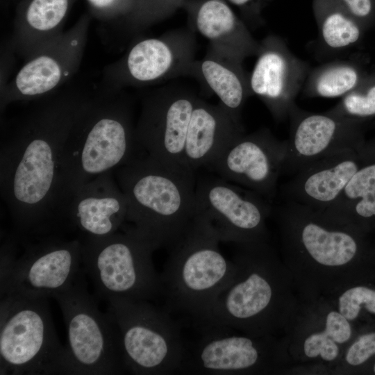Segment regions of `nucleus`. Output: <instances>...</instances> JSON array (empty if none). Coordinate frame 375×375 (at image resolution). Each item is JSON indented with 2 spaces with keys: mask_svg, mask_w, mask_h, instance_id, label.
<instances>
[{
  "mask_svg": "<svg viewBox=\"0 0 375 375\" xmlns=\"http://www.w3.org/2000/svg\"><path fill=\"white\" fill-rule=\"evenodd\" d=\"M92 93L72 86L36 100L1 138V197L21 241L63 225L60 158Z\"/></svg>",
  "mask_w": 375,
  "mask_h": 375,
  "instance_id": "1",
  "label": "nucleus"
},
{
  "mask_svg": "<svg viewBox=\"0 0 375 375\" xmlns=\"http://www.w3.org/2000/svg\"><path fill=\"white\" fill-rule=\"evenodd\" d=\"M275 215L281 258L301 301L328 297L361 279L366 232L324 210L290 201Z\"/></svg>",
  "mask_w": 375,
  "mask_h": 375,
  "instance_id": "2",
  "label": "nucleus"
},
{
  "mask_svg": "<svg viewBox=\"0 0 375 375\" xmlns=\"http://www.w3.org/2000/svg\"><path fill=\"white\" fill-rule=\"evenodd\" d=\"M236 245L235 275L197 328L283 335L301 303L288 269L269 242Z\"/></svg>",
  "mask_w": 375,
  "mask_h": 375,
  "instance_id": "3",
  "label": "nucleus"
},
{
  "mask_svg": "<svg viewBox=\"0 0 375 375\" xmlns=\"http://www.w3.org/2000/svg\"><path fill=\"white\" fill-rule=\"evenodd\" d=\"M193 172L141 153L117 169L116 181L127 201L124 225L154 250L175 246L196 216Z\"/></svg>",
  "mask_w": 375,
  "mask_h": 375,
  "instance_id": "4",
  "label": "nucleus"
},
{
  "mask_svg": "<svg viewBox=\"0 0 375 375\" xmlns=\"http://www.w3.org/2000/svg\"><path fill=\"white\" fill-rule=\"evenodd\" d=\"M139 149L125 108L108 87L92 95L76 120L60 158L62 217L72 193L132 160Z\"/></svg>",
  "mask_w": 375,
  "mask_h": 375,
  "instance_id": "5",
  "label": "nucleus"
},
{
  "mask_svg": "<svg viewBox=\"0 0 375 375\" xmlns=\"http://www.w3.org/2000/svg\"><path fill=\"white\" fill-rule=\"evenodd\" d=\"M219 242L210 224L197 213L160 274L163 309L195 328L235 275V264L222 253Z\"/></svg>",
  "mask_w": 375,
  "mask_h": 375,
  "instance_id": "6",
  "label": "nucleus"
},
{
  "mask_svg": "<svg viewBox=\"0 0 375 375\" xmlns=\"http://www.w3.org/2000/svg\"><path fill=\"white\" fill-rule=\"evenodd\" d=\"M85 275L83 269L69 287L51 297L59 304L67 332L58 374H124L117 327L88 292Z\"/></svg>",
  "mask_w": 375,
  "mask_h": 375,
  "instance_id": "7",
  "label": "nucleus"
},
{
  "mask_svg": "<svg viewBox=\"0 0 375 375\" xmlns=\"http://www.w3.org/2000/svg\"><path fill=\"white\" fill-rule=\"evenodd\" d=\"M154 251L124 225L109 235L84 236L82 267L100 299L150 301L160 296L161 290L160 274L152 260Z\"/></svg>",
  "mask_w": 375,
  "mask_h": 375,
  "instance_id": "8",
  "label": "nucleus"
},
{
  "mask_svg": "<svg viewBox=\"0 0 375 375\" xmlns=\"http://www.w3.org/2000/svg\"><path fill=\"white\" fill-rule=\"evenodd\" d=\"M107 313L115 323L126 371L133 374H178L187 347L172 316L149 301L111 299Z\"/></svg>",
  "mask_w": 375,
  "mask_h": 375,
  "instance_id": "9",
  "label": "nucleus"
},
{
  "mask_svg": "<svg viewBox=\"0 0 375 375\" xmlns=\"http://www.w3.org/2000/svg\"><path fill=\"white\" fill-rule=\"evenodd\" d=\"M48 299L17 294L1 297V374H58L64 346Z\"/></svg>",
  "mask_w": 375,
  "mask_h": 375,
  "instance_id": "10",
  "label": "nucleus"
},
{
  "mask_svg": "<svg viewBox=\"0 0 375 375\" xmlns=\"http://www.w3.org/2000/svg\"><path fill=\"white\" fill-rule=\"evenodd\" d=\"M210 328L187 349L180 374L244 375L286 374L289 362L281 337L255 336Z\"/></svg>",
  "mask_w": 375,
  "mask_h": 375,
  "instance_id": "11",
  "label": "nucleus"
},
{
  "mask_svg": "<svg viewBox=\"0 0 375 375\" xmlns=\"http://www.w3.org/2000/svg\"><path fill=\"white\" fill-rule=\"evenodd\" d=\"M22 242L17 253L1 262V297L22 295L51 298L69 287L83 269L82 241L51 234Z\"/></svg>",
  "mask_w": 375,
  "mask_h": 375,
  "instance_id": "12",
  "label": "nucleus"
},
{
  "mask_svg": "<svg viewBox=\"0 0 375 375\" xmlns=\"http://www.w3.org/2000/svg\"><path fill=\"white\" fill-rule=\"evenodd\" d=\"M356 332L326 298L301 301L281 336L289 362L286 374H330Z\"/></svg>",
  "mask_w": 375,
  "mask_h": 375,
  "instance_id": "13",
  "label": "nucleus"
},
{
  "mask_svg": "<svg viewBox=\"0 0 375 375\" xmlns=\"http://www.w3.org/2000/svg\"><path fill=\"white\" fill-rule=\"evenodd\" d=\"M92 19L83 14L68 30L44 46L1 89V109L17 101H36L65 85L78 70Z\"/></svg>",
  "mask_w": 375,
  "mask_h": 375,
  "instance_id": "14",
  "label": "nucleus"
},
{
  "mask_svg": "<svg viewBox=\"0 0 375 375\" xmlns=\"http://www.w3.org/2000/svg\"><path fill=\"white\" fill-rule=\"evenodd\" d=\"M197 213L204 217L220 242L245 244L269 242L267 220L271 202L258 193L221 177L201 178L196 185Z\"/></svg>",
  "mask_w": 375,
  "mask_h": 375,
  "instance_id": "15",
  "label": "nucleus"
},
{
  "mask_svg": "<svg viewBox=\"0 0 375 375\" xmlns=\"http://www.w3.org/2000/svg\"><path fill=\"white\" fill-rule=\"evenodd\" d=\"M287 140H279L264 131L232 139L207 167L219 177L254 191L269 201L276 194L283 173Z\"/></svg>",
  "mask_w": 375,
  "mask_h": 375,
  "instance_id": "16",
  "label": "nucleus"
},
{
  "mask_svg": "<svg viewBox=\"0 0 375 375\" xmlns=\"http://www.w3.org/2000/svg\"><path fill=\"white\" fill-rule=\"evenodd\" d=\"M290 137L282 174H295L333 153L362 147L365 142L360 122L327 111H306L297 104L291 110Z\"/></svg>",
  "mask_w": 375,
  "mask_h": 375,
  "instance_id": "17",
  "label": "nucleus"
},
{
  "mask_svg": "<svg viewBox=\"0 0 375 375\" xmlns=\"http://www.w3.org/2000/svg\"><path fill=\"white\" fill-rule=\"evenodd\" d=\"M126 215V196L110 172L72 193L65 210L63 225L83 236L103 237L119 231Z\"/></svg>",
  "mask_w": 375,
  "mask_h": 375,
  "instance_id": "18",
  "label": "nucleus"
},
{
  "mask_svg": "<svg viewBox=\"0 0 375 375\" xmlns=\"http://www.w3.org/2000/svg\"><path fill=\"white\" fill-rule=\"evenodd\" d=\"M266 47L253 69L251 88L266 101L276 119L283 120L296 105L311 68L281 39L270 40Z\"/></svg>",
  "mask_w": 375,
  "mask_h": 375,
  "instance_id": "19",
  "label": "nucleus"
},
{
  "mask_svg": "<svg viewBox=\"0 0 375 375\" xmlns=\"http://www.w3.org/2000/svg\"><path fill=\"white\" fill-rule=\"evenodd\" d=\"M365 146L333 153L302 169L282 188L285 201L323 210L331 207L360 167Z\"/></svg>",
  "mask_w": 375,
  "mask_h": 375,
  "instance_id": "20",
  "label": "nucleus"
},
{
  "mask_svg": "<svg viewBox=\"0 0 375 375\" xmlns=\"http://www.w3.org/2000/svg\"><path fill=\"white\" fill-rule=\"evenodd\" d=\"M193 109L186 99L175 100L162 112L148 108L135 134L139 151L169 167H188L184 150Z\"/></svg>",
  "mask_w": 375,
  "mask_h": 375,
  "instance_id": "21",
  "label": "nucleus"
},
{
  "mask_svg": "<svg viewBox=\"0 0 375 375\" xmlns=\"http://www.w3.org/2000/svg\"><path fill=\"white\" fill-rule=\"evenodd\" d=\"M76 0H22L17 8L10 41L24 60L60 35Z\"/></svg>",
  "mask_w": 375,
  "mask_h": 375,
  "instance_id": "22",
  "label": "nucleus"
},
{
  "mask_svg": "<svg viewBox=\"0 0 375 375\" xmlns=\"http://www.w3.org/2000/svg\"><path fill=\"white\" fill-rule=\"evenodd\" d=\"M324 210L365 232L375 228V140L366 142L362 162L339 199Z\"/></svg>",
  "mask_w": 375,
  "mask_h": 375,
  "instance_id": "23",
  "label": "nucleus"
},
{
  "mask_svg": "<svg viewBox=\"0 0 375 375\" xmlns=\"http://www.w3.org/2000/svg\"><path fill=\"white\" fill-rule=\"evenodd\" d=\"M222 127L219 119L203 107L194 108L184 150V163L194 170L208 167L224 147L239 135Z\"/></svg>",
  "mask_w": 375,
  "mask_h": 375,
  "instance_id": "24",
  "label": "nucleus"
},
{
  "mask_svg": "<svg viewBox=\"0 0 375 375\" xmlns=\"http://www.w3.org/2000/svg\"><path fill=\"white\" fill-rule=\"evenodd\" d=\"M319 42L330 52L343 51L361 35L358 22L337 0H315Z\"/></svg>",
  "mask_w": 375,
  "mask_h": 375,
  "instance_id": "25",
  "label": "nucleus"
},
{
  "mask_svg": "<svg viewBox=\"0 0 375 375\" xmlns=\"http://www.w3.org/2000/svg\"><path fill=\"white\" fill-rule=\"evenodd\" d=\"M360 82V71L355 64L337 60L310 69L301 92L306 98H342Z\"/></svg>",
  "mask_w": 375,
  "mask_h": 375,
  "instance_id": "26",
  "label": "nucleus"
},
{
  "mask_svg": "<svg viewBox=\"0 0 375 375\" xmlns=\"http://www.w3.org/2000/svg\"><path fill=\"white\" fill-rule=\"evenodd\" d=\"M172 53L167 46L156 39H147L135 44L126 60V67L135 80L156 79L169 69Z\"/></svg>",
  "mask_w": 375,
  "mask_h": 375,
  "instance_id": "27",
  "label": "nucleus"
},
{
  "mask_svg": "<svg viewBox=\"0 0 375 375\" xmlns=\"http://www.w3.org/2000/svg\"><path fill=\"white\" fill-rule=\"evenodd\" d=\"M326 299L355 328L362 319L375 316V288L361 279Z\"/></svg>",
  "mask_w": 375,
  "mask_h": 375,
  "instance_id": "28",
  "label": "nucleus"
},
{
  "mask_svg": "<svg viewBox=\"0 0 375 375\" xmlns=\"http://www.w3.org/2000/svg\"><path fill=\"white\" fill-rule=\"evenodd\" d=\"M202 72L210 88L227 108L237 110L241 106L244 88L235 74L211 60L203 62Z\"/></svg>",
  "mask_w": 375,
  "mask_h": 375,
  "instance_id": "29",
  "label": "nucleus"
},
{
  "mask_svg": "<svg viewBox=\"0 0 375 375\" xmlns=\"http://www.w3.org/2000/svg\"><path fill=\"white\" fill-rule=\"evenodd\" d=\"M360 83L327 112L359 122L375 116V83L362 85Z\"/></svg>",
  "mask_w": 375,
  "mask_h": 375,
  "instance_id": "30",
  "label": "nucleus"
},
{
  "mask_svg": "<svg viewBox=\"0 0 375 375\" xmlns=\"http://www.w3.org/2000/svg\"><path fill=\"white\" fill-rule=\"evenodd\" d=\"M199 31L206 38L215 39L231 32L235 26L231 9L220 0H210L201 7L197 19Z\"/></svg>",
  "mask_w": 375,
  "mask_h": 375,
  "instance_id": "31",
  "label": "nucleus"
},
{
  "mask_svg": "<svg viewBox=\"0 0 375 375\" xmlns=\"http://www.w3.org/2000/svg\"><path fill=\"white\" fill-rule=\"evenodd\" d=\"M372 357L375 360V331L357 334L345 349L330 374H349L362 367Z\"/></svg>",
  "mask_w": 375,
  "mask_h": 375,
  "instance_id": "32",
  "label": "nucleus"
},
{
  "mask_svg": "<svg viewBox=\"0 0 375 375\" xmlns=\"http://www.w3.org/2000/svg\"><path fill=\"white\" fill-rule=\"evenodd\" d=\"M90 15L97 19L108 22L122 10L124 0H85Z\"/></svg>",
  "mask_w": 375,
  "mask_h": 375,
  "instance_id": "33",
  "label": "nucleus"
},
{
  "mask_svg": "<svg viewBox=\"0 0 375 375\" xmlns=\"http://www.w3.org/2000/svg\"><path fill=\"white\" fill-rule=\"evenodd\" d=\"M358 22L369 18L374 10L373 0H337Z\"/></svg>",
  "mask_w": 375,
  "mask_h": 375,
  "instance_id": "34",
  "label": "nucleus"
},
{
  "mask_svg": "<svg viewBox=\"0 0 375 375\" xmlns=\"http://www.w3.org/2000/svg\"><path fill=\"white\" fill-rule=\"evenodd\" d=\"M230 1L232 3H233L234 4H236V5H238V6H242V5H244V4L247 3L250 0H230Z\"/></svg>",
  "mask_w": 375,
  "mask_h": 375,
  "instance_id": "35",
  "label": "nucleus"
},
{
  "mask_svg": "<svg viewBox=\"0 0 375 375\" xmlns=\"http://www.w3.org/2000/svg\"><path fill=\"white\" fill-rule=\"evenodd\" d=\"M372 372L375 374V360L372 365Z\"/></svg>",
  "mask_w": 375,
  "mask_h": 375,
  "instance_id": "36",
  "label": "nucleus"
}]
</instances>
